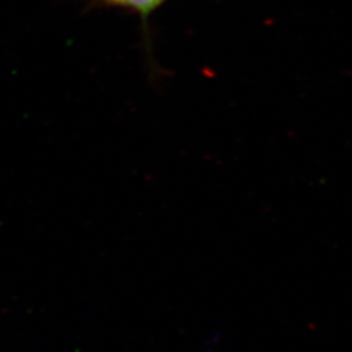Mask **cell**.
<instances>
[{
  "mask_svg": "<svg viewBox=\"0 0 352 352\" xmlns=\"http://www.w3.org/2000/svg\"><path fill=\"white\" fill-rule=\"evenodd\" d=\"M107 4L131 8L142 16H148L155 8H158L166 0H103Z\"/></svg>",
  "mask_w": 352,
  "mask_h": 352,
  "instance_id": "obj_1",
  "label": "cell"
}]
</instances>
